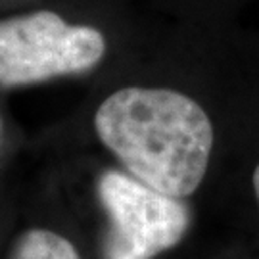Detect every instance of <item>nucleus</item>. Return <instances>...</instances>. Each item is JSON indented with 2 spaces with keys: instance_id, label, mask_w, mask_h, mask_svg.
Here are the masks:
<instances>
[{
  "instance_id": "20e7f679",
  "label": "nucleus",
  "mask_w": 259,
  "mask_h": 259,
  "mask_svg": "<svg viewBox=\"0 0 259 259\" xmlns=\"http://www.w3.org/2000/svg\"><path fill=\"white\" fill-rule=\"evenodd\" d=\"M10 259H81V255L62 234L50 229H29L14 244Z\"/></svg>"
},
{
  "instance_id": "39448f33",
  "label": "nucleus",
  "mask_w": 259,
  "mask_h": 259,
  "mask_svg": "<svg viewBox=\"0 0 259 259\" xmlns=\"http://www.w3.org/2000/svg\"><path fill=\"white\" fill-rule=\"evenodd\" d=\"M251 183H253V190H255V198H257V202H259V165L255 167V171H253V179H251Z\"/></svg>"
},
{
  "instance_id": "423d86ee",
  "label": "nucleus",
  "mask_w": 259,
  "mask_h": 259,
  "mask_svg": "<svg viewBox=\"0 0 259 259\" xmlns=\"http://www.w3.org/2000/svg\"><path fill=\"white\" fill-rule=\"evenodd\" d=\"M0 133H2V119H0Z\"/></svg>"
},
{
  "instance_id": "7ed1b4c3",
  "label": "nucleus",
  "mask_w": 259,
  "mask_h": 259,
  "mask_svg": "<svg viewBox=\"0 0 259 259\" xmlns=\"http://www.w3.org/2000/svg\"><path fill=\"white\" fill-rule=\"evenodd\" d=\"M96 192L110 221L106 259H156L188 232L190 209L185 200L157 192L127 171H104Z\"/></svg>"
},
{
  "instance_id": "f257e3e1",
  "label": "nucleus",
  "mask_w": 259,
  "mask_h": 259,
  "mask_svg": "<svg viewBox=\"0 0 259 259\" xmlns=\"http://www.w3.org/2000/svg\"><path fill=\"white\" fill-rule=\"evenodd\" d=\"M98 139L140 183L185 200L200 188L215 131L194 98L173 89L125 87L94 113Z\"/></svg>"
},
{
  "instance_id": "f03ea898",
  "label": "nucleus",
  "mask_w": 259,
  "mask_h": 259,
  "mask_svg": "<svg viewBox=\"0 0 259 259\" xmlns=\"http://www.w3.org/2000/svg\"><path fill=\"white\" fill-rule=\"evenodd\" d=\"M106 54L94 27L67 23L50 10L0 19V87H25L91 71Z\"/></svg>"
}]
</instances>
